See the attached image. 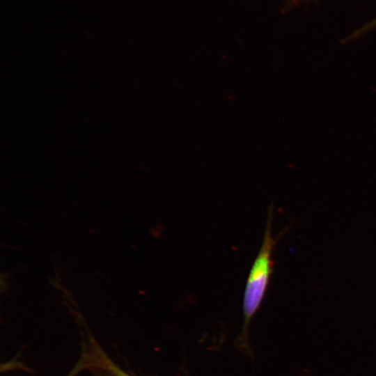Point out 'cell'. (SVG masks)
I'll use <instances>...</instances> for the list:
<instances>
[{"label": "cell", "mask_w": 376, "mask_h": 376, "mask_svg": "<svg viewBox=\"0 0 376 376\" xmlns=\"http://www.w3.org/2000/svg\"><path fill=\"white\" fill-rule=\"evenodd\" d=\"M97 365L112 376H132L116 366L104 353L100 352H98Z\"/></svg>", "instance_id": "obj_2"}, {"label": "cell", "mask_w": 376, "mask_h": 376, "mask_svg": "<svg viewBox=\"0 0 376 376\" xmlns=\"http://www.w3.org/2000/svg\"><path fill=\"white\" fill-rule=\"evenodd\" d=\"M272 216L273 210L270 207L262 245L251 266L245 285L243 311L246 324L258 310L273 272L272 255L276 240L272 237L271 233Z\"/></svg>", "instance_id": "obj_1"}, {"label": "cell", "mask_w": 376, "mask_h": 376, "mask_svg": "<svg viewBox=\"0 0 376 376\" xmlns=\"http://www.w3.org/2000/svg\"><path fill=\"white\" fill-rule=\"evenodd\" d=\"M100 376H109V375H100Z\"/></svg>", "instance_id": "obj_4"}, {"label": "cell", "mask_w": 376, "mask_h": 376, "mask_svg": "<svg viewBox=\"0 0 376 376\" xmlns=\"http://www.w3.org/2000/svg\"><path fill=\"white\" fill-rule=\"evenodd\" d=\"M376 26V19L370 22L368 24L365 25L363 28H361L360 30L357 31V33H362L363 31H365L369 29L373 28Z\"/></svg>", "instance_id": "obj_3"}]
</instances>
